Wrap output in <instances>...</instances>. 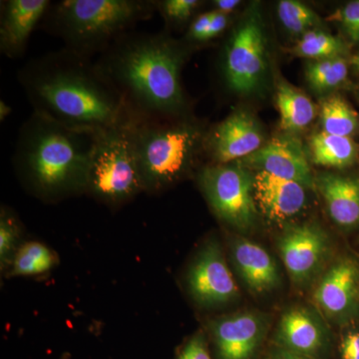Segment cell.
<instances>
[{"instance_id": "cell-1", "label": "cell", "mask_w": 359, "mask_h": 359, "mask_svg": "<svg viewBox=\"0 0 359 359\" xmlns=\"http://www.w3.org/2000/svg\"><path fill=\"white\" fill-rule=\"evenodd\" d=\"M189 47L166 30L131 32L116 40L95 63L135 122L180 119L189 109L181 82Z\"/></svg>"}, {"instance_id": "cell-2", "label": "cell", "mask_w": 359, "mask_h": 359, "mask_svg": "<svg viewBox=\"0 0 359 359\" xmlns=\"http://www.w3.org/2000/svg\"><path fill=\"white\" fill-rule=\"evenodd\" d=\"M18 77L33 113L68 128L99 132L134 121L95 61L65 47L28 61Z\"/></svg>"}, {"instance_id": "cell-3", "label": "cell", "mask_w": 359, "mask_h": 359, "mask_svg": "<svg viewBox=\"0 0 359 359\" xmlns=\"http://www.w3.org/2000/svg\"><path fill=\"white\" fill-rule=\"evenodd\" d=\"M96 133L68 128L32 112L21 125L14 148L18 179L46 203L84 194Z\"/></svg>"}, {"instance_id": "cell-4", "label": "cell", "mask_w": 359, "mask_h": 359, "mask_svg": "<svg viewBox=\"0 0 359 359\" xmlns=\"http://www.w3.org/2000/svg\"><path fill=\"white\" fill-rule=\"evenodd\" d=\"M155 13V0H61L42 22L65 48L92 59Z\"/></svg>"}, {"instance_id": "cell-5", "label": "cell", "mask_w": 359, "mask_h": 359, "mask_svg": "<svg viewBox=\"0 0 359 359\" xmlns=\"http://www.w3.org/2000/svg\"><path fill=\"white\" fill-rule=\"evenodd\" d=\"M135 150L144 192L157 194L183 178L204 148L205 132L186 118L133 122Z\"/></svg>"}, {"instance_id": "cell-6", "label": "cell", "mask_w": 359, "mask_h": 359, "mask_svg": "<svg viewBox=\"0 0 359 359\" xmlns=\"http://www.w3.org/2000/svg\"><path fill=\"white\" fill-rule=\"evenodd\" d=\"M133 122L97 132L90 154L85 194L108 207L126 204L144 192Z\"/></svg>"}, {"instance_id": "cell-7", "label": "cell", "mask_w": 359, "mask_h": 359, "mask_svg": "<svg viewBox=\"0 0 359 359\" xmlns=\"http://www.w3.org/2000/svg\"><path fill=\"white\" fill-rule=\"evenodd\" d=\"M198 181L212 211L221 221L240 231L252 228L257 208L254 175L240 163L210 164L201 169Z\"/></svg>"}, {"instance_id": "cell-8", "label": "cell", "mask_w": 359, "mask_h": 359, "mask_svg": "<svg viewBox=\"0 0 359 359\" xmlns=\"http://www.w3.org/2000/svg\"><path fill=\"white\" fill-rule=\"evenodd\" d=\"M221 70L229 90L235 93L248 95L261 86L266 71V49L257 11H250L231 33L224 46Z\"/></svg>"}, {"instance_id": "cell-9", "label": "cell", "mask_w": 359, "mask_h": 359, "mask_svg": "<svg viewBox=\"0 0 359 359\" xmlns=\"http://www.w3.org/2000/svg\"><path fill=\"white\" fill-rule=\"evenodd\" d=\"M188 287L203 306H221L237 297V285L216 241H210L198 254L188 273Z\"/></svg>"}, {"instance_id": "cell-10", "label": "cell", "mask_w": 359, "mask_h": 359, "mask_svg": "<svg viewBox=\"0 0 359 359\" xmlns=\"http://www.w3.org/2000/svg\"><path fill=\"white\" fill-rule=\"evenodd\" d=\"M264 135L250 113L238 110L205 133L204 148L212 164L245 159L263 147Z\"/></svg>"}, {"instance_id": "cell-11", "label": "cell", "mask_w": 359, "mask_h": 359, "mask_svg": "<svg viewBox=\"0 0 359 359\" xmlns=\"http://www.w3.org/2000/svg\"><path fill=\"white\" fill-rule=\"evenodd\" d=\"M238 163L248 169L297 182L306 188L316 186L306 152L302 144L292 137L273 139L254 154Z\"/></svg>"}, {"instance_id": "cell-12", "label": "cell", "mask_w": 359, "mask_h": 359, "mask_svg": "<svg viewBox=\"0 0 359 359\" xmlns=\"http://www.w3.org/2000/svg\"><path fill=\"white\" fill-rule=\"evenodd\" d=\"M49 0H2L0 2V52L9 59L22 57L30 36L43 21Z\"/></svg>"}, {"instance_id": "cell-13", "label": "cell", "mask_w": 359, "mask_h": 359, "mask_svg": "<svg viewBox=\"0 0 359 359\" xmlns=\"http://www.w3.org/2000/svg\"><path fill=\"white\" fill-rule=\"evenodd\" d=\"M327 238L320 226L304 224L285 231L280 243V257L292 280H308L327 252Z\"/></svg>"}, {"instance_id": "cell-14", "label": "cell", "mask_w": 359, "mask_h": 359, "mask_svg": "<svg viewBox=\"0 0 359 359\" xmlns=\"http://www.w3.org/2000/svg\"><path fill=\"white\" fill-rule=\"evenodd\" d=\"M306 187L297 182L273 176L266 172L254 175L255 201L257 211L273 223L294 218L306 204Z\"/></svg>"}, {"instance_id": "cell-15", "label": "cell", "mask_w": 359, "mask_h": 359, "mask_svg": "<svg viewBox=\"0 0 359 359\" xmlns=\"http://www.w3.org/2000/svg\"><path fill=\"white\" fill-rule=\"evenodd\" d=\"M217 353L221 359H252L264 334V323L257 314L243 313L212 323Z\"/></svg>"}, {"instance_id": "cell-16", "label": "cell", "mask_w": 359, "mask_h": 359, "mask_svg": "<svg viewBox=\"0 0 359 359\" xmlns=\"http://www.w3.org/2000/svg\"><path fill=\"white\" fill-rule=\"evenodd\" d=\"M359 266L353 259H339L325 273L314 292V301L328 316H349L356 306Z\"/></svg>"}, {"instance_id": "cell-17", "label": "cell", "mask_w": 359, "mask_h": 359, "mask_svg": "<svg viewBox=\"0 0 359 359\" xmlns=\"http://www.w3.org/2000/svg\"><path fill=\"white\" fill-rule=\"evenodd\" d=\"M328 214L335 224L351 229L359 224V179L334 174L320 175L316 179Z\"/></svg>"}, {"instance_id": "cell-18", "label": "cell", "mask_w": 359, "mask_h": 359, "mask_svg": "<svg viewBox=\"0 0 359 359\" xmlns=\"http://www.w3.org/2000/svg\"><path fill=\"white\" fill-rule=\"evenodd\" d=\"M231 254L238 273L254 292H269L280 283L275 262L261 245L238 238L231 244Z\"/></svg>"}, {"instance_id": "cell-19", "label": "cell", "mask_w": 359, "mask_h": 359, "mask_svg": "<svg viewBox=\"0 0 359 359\" xmlns=\"http://www.w3.org/2000/svg\"><path fill=\"white\" fill-rule=\"evenodd\" d=\"M278 332L280 347L294 353L311 356L323 346V330L313 316L302 309H292L283 314Z\"/></svg>"}, {"instance_id": "cell-20", "label": "cell", "mask_w": 359, "mask_h": 359, "mask_svg": "<svg viewBox=\"0 0 359 359\" xmlns=\"http://www.w3.org/2000/svg\"><path fill=\"white\" fill-rule=\"evenodd\" d=\"M311 158L314 165L344 169L358 160V144L349 137L337 136L320 132L314 134L309 143Z\"/></svg>"}, {"instance_id": "cell-21", "label": "cell", "mask_w": 359, "mask_h": 359, "mask_svg": "<svg viewBox=\"0 0 359 359\" xmlns=\"http://www.w3.org/2000/svg\"><path fill=\"white\" fill-rule=\"evenodd\" d=\"M276 105L280 116V127L289 133H299L313 123L316 107L302 91L282 82L276 90Z\"/></svg>"}, {"instance_id": "cell-22", "label": "cell", "mask_w": 359, "mask_h": 359, "mask_svg": "<svg viewBox=\"0 0 359 359\" xmlns=\"http://www.w3.org/2000/svg\"><path fill=\"white\" fill-rule=\"evenodd\" d=\"M59 259L50 248L37 241L23 243L16 252L9 276H33L46 273L58 264Z\"/></svg>"}, {"instance_id": "cell-23", "label": "cell", "mask_w": 359, "mask_h": 359, "mask_svg": "<svg viewBox=\"0 0 359 359\" xmlns=\"http://www.w3.org/2000/svg\"><path fill=\"white\" fill-rule=\"evenodd\" d=\"M320 118L321 128L325 133L353 138L359 131L358 114L341 96L323 99Z\"/></svg>"}, {"instance_id": "cell-24", "label": "cell", "mask_w": 359, "mask_h": 359, "mask_svg": "<svg viewBox=\"0 0 359 359\" xmlns=\"http://www.w3.org/2000/svg\"><path fill=\"white\" fill-rule=\"evenodd\" d=\"M346 51V43L339 37L316 29L302 35L301 39L292 49V53L295 55L314 61L344 57Z\"/></svg>"}, {"instance_id": "cell-25", "label": "cell", "mask_w": 359, "mask_h": 359, "mask_svg": "<svg viewBox=\"0 0 359 359\" xmlns=\"http://www.w3.org/2000/svg\"><path fill=\"white\" fill-rule=\"evenodd\" d=\"M348 74V65L344 57L316 60L306 68V79L316 92H327L340 86Z\"/></svg>"}, {"instance_id": "cell-26", "label": "cell", "mask_w": 359, "mask_h": 359, "mask_svg": "<svg viewBox=\"0 0 359 359\" xmlns=\"http://www.w3.org/2000/svg\"><path fill=\"white\" fill-rule=\"evenodd\" d=\"M278 14L285 29L292 34L304 35L320 25V18L313 9L295 0L278 2Z\"/></svg>"}, {"instance_id": "cell-27", "label": "cell", "mask_w": 359, "mask_h": 359, "mask_svg": "<svg viewBox=\"0 0 359 359\" xmlns=\"http://www.w3.org/2000/svg\"><path fill=\"white\" fill-rule=\"evenodd\" d=\"M21 224L13 210L1 208L0 212V264L1 271L9 269L20 247Z\"/></svg>"}, {"instance_id": "cell-28", "label": "cell", "mask_w": 359, "mask_h": 359, "mask_svg": "<svg viewBox=\"0 0 359 359\" xmlns=\"http://www.w3.org/2000/svg\"><path fill=\"white\" fill-rule=\"evenodd\" d=\"M201 2L198 0H155L156 13H159L168 28L192 23Z\"/></svg>"}, {"instance_id": "cell-29", "label": "cell", "mask_w": 359, "mask_h": 359, "mask_svg": "<svg viewBox=\"0 0 359 359\" xmlns=\"http://www.w3.org/2000/svg\"><path fill=\"white\" fill-rule=\"evenodd\" d=\"M330 20L341 25L349 39L359 42V0L348 2L340 7L330 16Z\"/></svg>"}, {"instance_id": "cell-30", "label": "cell", "mask_w": 359, "mask_h": 359, "mask_svg": "<svg viewBox=\"0 0 359 359\" xmlns=\"http://www.w3.org/2000/svg\"><path fill=\"white\" fill-rule=\"evenodd\" d=\"M178 359H211L202 335H195L182 349Z\"/></svg>"}, {"instance_id": "cell-31", "label": "cell", "mask_w": 359, "mask_h": 359, "mask_svg": "<svg viewBox=\"0 0 359 359\" xmlns=\"http://www.w3.org/2000/svg\"><path fill=\"white\" fill-rule=\"evenodd\" d=\"M212 20L208 26L204 37H203L201 44L207 43L217 39L219 35L223 34L224 30L228 27L230 22V18L226 14L219 13V11H212Z\"/></svg>"}, {"instance_id": "cell-32", "label": "cell", "mask_w": 359, "mask_h": 359, "mask_svg": "<svg viewBox=\"0 0 359 359\" xmlns=\"http://www.w3.org/2000/svg\"><path fill=\"white\" fill-rule=\"evenodd\" d=\"M341 359H359V332H349L340 344Z\"/></svg>"}, {"instance_id": "cell-33", "label": "cell", "mask_w": 359, "mask_h": 359, "mask_svg": "<svg viewBox=\"0 0 359 359\" xmlns=\"http://www.w3.org/2000/svg\"><path fill=\"white\" fill-rule=\"evenodd\" d=\"M269 359H314L313 356L294 353L289 349L278 347L269 356Z\"/></svg>"}, {"instance_id": "cell-34", "label": "cell", "mask_w": 359, "mask_h": 359, "mask_svg": "<svg viewBox=\"0 0 359 359\" xmlns=\"http://www.w3.org/2000/svg\"><path fill=\"white\" fill-rule=\"evenodd\" d=\"M240 0H215L212 1V6H214L212 11H219L229 15L240 6Z\"/></svg>"}, {"instance_id": "cell-35", "label": "cell", "mask_w": 359, "mask_h": 359, "mask_svg": "<svg viewBox=\"0 0 359 359\" xmlns=\"http://www.w3.org/2000/svg\"><path fill=\"white\" fill-rule=\"evenodd\" d=\"M13 113V107L4 100H0V121H6L7 118Z\"/></svg>"}, {"instance_id": "cell-36", "label": "cell", "mask_w": 359, "mask_h": 359, "mask_svg": "<svg viewBox=\"0 0 359 359\" xmlns=\"http://www.w3.org/2000/svg\"><path fill=\"white\" fill-rule=\"evenodd\" d=\"M351 65L353 66V69L359 72V51L358 53L354 54L351 59Z\"/></svg>"}]
</instances>
